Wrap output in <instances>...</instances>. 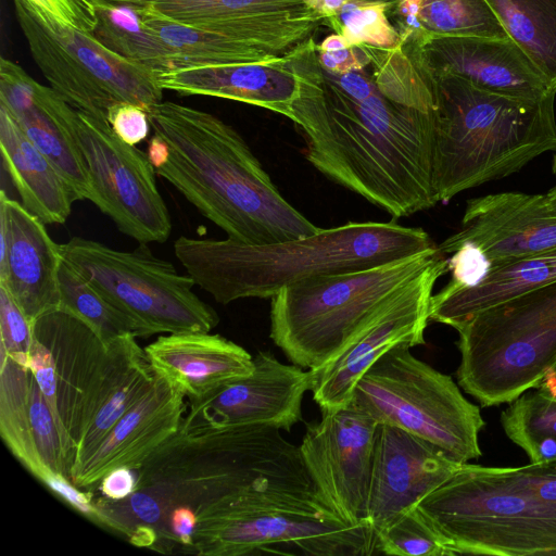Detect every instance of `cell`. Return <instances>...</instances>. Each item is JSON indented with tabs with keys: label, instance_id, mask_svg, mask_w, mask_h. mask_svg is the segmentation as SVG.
I'll list each match as a JSON object with an SVG mask.
<instances>
[{
	"label": "cell",
	"instance_id": "obj_36",
	"mask_svg": "<svg viewBox=\"0 0 556 556\" xmlns=\"http://www.w3.org/2000/svg\"><path fill=\"white\" fill-rule=\"evenodd\" d=\"M419 24V36L509 38L485 0H421Z\"/></svg>",
	"mask_w": 556,
	"mask_h": 556
},
{
	"label": "cell",
	"instance_id": "obj_9",
	"mask_svg": "<svg viewBox=\"0 0 556 556\" xmlns=\"http://www.w3.org/2000/svg\"><path fill=\"white\" fill-rule=\"evenodd\" d=\"M401 343L384 353L355 386L350 403L378 424L406 430L465 464L482 455L480 408L451 376L416 358Z\"/></svg>",
	"mask_w": 556,
	"mask_h": 556
},
{
	"label": "cell",
	"instance_id": "obj_16",
	"mask_svg": "<svg viewBox=\"0 0 556 556\" xmlns=\"http://www.w3.org/2000/svg\"><path fill=\"white\" fill-rule=\"evenodd\" d=\"M253 363L250 375L189 400L179 429L268 426L290 431L302 420L303 397L313 386L311 370L286 365L269 352H258Z\"/></svg>",
	"mask_w": 556,
	"mask_h": 556
},
{
	"label": "cell",
	"instance_id": "obj_44",
	"mask_svg": "<svg viewBox=\"0 0 556 556\" xmlns=\"http://www.w3.org/2000/svg\"><path fill=\"white\" fill-rule=\"evenodd\" d=\"M60 24L92 34L96 26L93 5L87 0H26Z\"/></svg>",
	"mask_w": 556,
	"mask_h": 556
},
{
	"label": "cell",
	"instance_id": "obj_24",
	"mask_svg": "<svg viewBox=\"0 0 556 556\" xmlns=\"http://www.w3.org/2000/svg\"><path fill=\"white\" fill-rule=\"evenodd\" d=\"M163 90L243 102L289 118L298 94L292 51L267 63L199 66L157 73Z\"/></svg>",
	"mask_w": 556,
	"mask_h": 556
},
{
	"label": "cell",
	"instance_id": "obj_22",
	"mask_svg": "<svg viewBox=\"0 0 556 556\" xmlns=\"http://www.w3.org/2000/svg\"><path fill=\"white\" fill-rule=\"evenodd\" d=\"M34 333L52 355L60 429L72 471L86 403L108 344L85 321L60 308L36 319Z\"/></svg>",
	"mask_w": 556,
	"mask_h": 556
},
{
	"label": "cell",
	"instance_id": "obj_21",
	"mask_svg": "<svg viewBox=\"0 0 556 556\" xmlns=\"http://www.w3.org/2000/svg\"><path fill=\"white\" fill-rule=\"evenodd\" d=\"M61 244L23 204L0 193V285L35 321L60 308Z\"/></svg>",
	"mask_w": 556,
	"mask_h": 556
},
{
	"label": "cell",
	"instance_id": "obj_20",
	"mask_svg": "<svg viewBox=\"0 0 556 556\" xmlns=\"http://www.w3.org/2000/svg\"><path fill=\"white\" fill-rule=\"evenodd\" d=\"M185 397L176 383L155 370L147 393L119 418L92 453L72 469V483L91 490L113 469L138 470L179 430Z\"/></svg>",
	"mask_w": 556,
	"mask_h": 556
},
{
	"label": "cell",
	"instance_id": "obj_15",
	"mask_svg": "<svg viewBox=\"0 0 556 556\" xmlns=\"http://www.w3.org/2000/svg\"><path fill=\"white\" fill-rule=\"evenodd\" d=\"M378 425L350 403L337 410H321L319 421L306 426L299 445L318 492L352 526L369 523L367 503Z\"/></svg>",
	"mask_w": 556,
	"mask_h": 556
},
{
	"label": "cell",
	"instance_id": "obj_4",
	"mask_svg": "<svg viewBox=\"0 0 556 556\" xmlns=\"http://www.w3.org/2000/svg\"><path fill=\"white\" fill-rule=\"evenodd\" d=\"M422 228L356 222L286 241L249 244L180 236L177 260L195 285L220 304L276 295L307 278L354 271L437 248Z\"/></svg>",
	"mask_w": 556,
	"mask_h": 556
},
{
	"label": "cell",
	"instance_id": "obj_12",
	"mask_svg": "<svg viewBox=\"0 0 556 556\" xmlns=\"http://www.w3.org/2000/svg\"><path fill=\"white\" fill-rule=\"evenodd\" d=\"M191 554L265 553L368 556L376 553L369 523L352 526L252 496L225 495L195 511Z\"/></svg>",
	"mask_w": 556,
	"mask_h": 556
},
{
	"label": "cell",
	"instance_id": "obj_23",
	"mask_svg": "<svg viewBox=\"0 0 556 556\" xmlns=\"http://www.w3.org/2000/svg\"><path fill=\"white\" fill-rule=\"evenodd\" d=\"M53 89L10 60L0 61V105L25 136L55 165L78 200H89L90 182L79 148L53 105Z\"/></svg>",
	"mask_w": 556,
	"mask_h": 556
},
{
	"label": "cell",
	"instance_id": "obj_49",
	"mask_svg": "<svg viewBox=\"0 0 556 556\" xmlns=\"http://www.w3.org/2000/svg\"><path fill=\"white\" fill-rule=\"evenodd\" d=\"M93 7L96 5H134L141 7L152 3L155 0H87Z\"/></svg>",
	"mask_w": 556,
	"mask_h": 556
},
{
	"label": "cell",
	"instance_id": "obj_14",
	"mask_svg": "<svg viewBox=\"0 0 556 556\" xmlns=\"http://www.w3.org/2000/svg\"><path fill=\"white\" fill-rule=\"evenodd\" d=\"M446 271L447 258L441 253L392 294L332 359L309 369L313 400L320 412L348 406L358 380L389 350L401 343L425 344L433 288Z\"/></svg>",
	"mask_w": 556,
	"mask_h": 556
},
{
	"label": "cell",
	"instance_id": "obj_41",
	"mask_svg": "<svg viewBox=\"0 0 556 556\" xmlns=\"http://www.w3.org/2000/svg\"><path fill=\"white\" fill-rule=\"evenodd\" d=\"M318 61L330 74H345L365 71L370 56L365 46H350L343 36L332 34L317 45Z\"/></svg>",
	"mask_w": 556,
	"mask_h": 556
},
{
	"label": "cell",
	"instance_id": "obj_54",
	"mask_svg": "<svg viewBox=\"0 0 556 556\" xmlns=\"http://www.w3.org/2000/svg\"><path fill=\"white\" fill-rule=\"evenodd\" d=\"M552 172L556 176V150L554 151V155H553Z\"/></svg>",
	"mask_w": 556,
	"mask_h": 556
},
{
	"label": "cell",
	"instance_id": "obj_48",
	"mask_svg": "<svg viewBox=\"0 0 556 556\" xmlns=\"http://www.w3.org/2000/svg\"><path fill=\"white\" fill-rule=\"evenodd\" d=\"M147 154L154 168H156L166 161L167 144L160 136L154 134L149 141Z\"/></svg>",
	"mask_w": 556,
	"mask_h": 556
},
{
	"label": "cell",
	"instance_id": "obj_46",
	"mask_svg": "<svg viewBox=\"0 0 556 556\" xmlns=\"http://www.w3.org/2000/svg\"><path fill=\"white\" fill-rule=\"evenodd\" d=\"M132 471L127 467L113 469L103 477L98 488L108 498L123 500L136 490L137 478Z\"/></svg>",
	"mask_w": 556,
	"mask_h": 556
},
{
	"label": "cell",
	"instance_id": "obj_8",
	"mask_svg": "<svg viewBox=\"0 0 556 556\" xmlns=\"http://www.w3.org/2000/svg\"><path fill=\"white\" fill-rule=\"evenodd\" d=\"M455 330L459 387L483 407L510 403L556 363V281L480 311Z\"/></svg>",
	"mask_w": 556,
	"mask_h": 556
},
{
	"label": "cell",
	"instance_id": "obj_18",
	"mask_svg": "<svg viewBox=\"0 0 556 556\" xmlns=\"http://www.w3.org/2000/svg\"><path fill=\"white\" fill-rule=\"evenodd\" d=\"M470 242L481 249L491 267L556 249V215L545 194L491 193L467 201L459 229L441 244L450 255Z\"/></svg>",
	"mask_w": 556,
	"mask_h": 556
},
{
	"label": "cell",
	"instance_id": "obj_30",
	"mask_svg": "<svg viewBox=\"0 0 556 556\" xmlns=\"http://www.w3.org/2000/svg\"><path fill=\"white\" fill-rule=\"evenodd\" d=\"M504 30L556 89V0H485Z\"/></svg>",
	"mask_w": 556,
	"mask_h": 556
},
{
	"label": "cell",
	"instance_id": "obj_50",
	"mask_svg": "<svg viewBox=\"0 0 556 556\" xmlns=\"http://www.w3.org/2000/svg\"><path fill=\"white\" fill-rule=\"evenodd\" d=\"M546 207L556 215V186L551 188L545 194Z\"/></svg>",
	"mask_w": 556,
	"mask_h": 556
},
{
	"label": "cell",
	"instance_id": "obj_6",
	"mask_svg": "<svg viewBox=\"0 0 556 556\" xmlns=\"http://www.w3.org/2000/svg\"><path fill=\"white\" fill-rule=\"evenodd\" d=\"M416 508L456 555L556 556V504L519 467L465 463Z\"/></svg>",
	"mask_w": 556,
	"mask_h": 556
},
{
	"label": "cell",
	"instance_id": "obj_40",
	"mask_svg": "<svg viewBox=\"0 0 556 556\" xmlns=\"http://www.w3.org/2000/svg\"><path fill=\"white\" fill-rule=\"evenodd\" d=\"M0 337L1 350L10 354H27L35 341L31 321L0 285Z\"/></svg>",
	"mask_w": 556,
	"mask_h": 556
},
{
	"label": "cell",
	"instance_id": "obj_45",
	"mask_svg": "<svg viewBox=\"0 0 556 556\" xmlns=\"http://www.w3.org/2000/svg\"><path fill=\"white\" fill-rule=\"evenodd\" d=\"M45 484L77 511L93 521L94 506L91 493L83 492L71 480L59 476L51 477Z\"/></svg>",
	"mask_w": 556,
	"mask_h": 556
},
{
	"label": "cell",
	"instance_id": "obj_35",
	"mask_svg": "<svg viewBox=\"0 0 556 556\" xmlns=\"http://www.w3.org/2000/svg\"><path fill=\"white\" fill-rule=\"evenodd\" d=\"M60 309L85 321L108 344L124 334L150 337L135 319L106 301L64 260L59 270Z\"/></svg>",
	"mask_w": 556,
	"mask_h": 556
},
{
	"label": "cell",
	"instance_id": "obj_2",
	"mask_svg": "<svg viewBox=\"0 0 556 556\" xmlns=\"http://www.w3.org/2000/svg\"><path fill=\"white\" fill-rule=\"evenodd\" d=\"M280 431L268 426L179 429L137 470L134 493L101 500L104 523L132 545L159 552L176 507L197 511L218 497L245 494L328 508L300 447Z\"/></svg>",
	"mask_w": 556,
	"mask_h": 556
},
{
	"label": "cell",
	"instance_id": "obj_7",
	"mask_svg": "<svg viewBox=\"0 0 556 556\" xmlns=\"http://www.w3.org/2000/svg\"><path fill=\"white\" fill-rule=\"evenodd\" d=\"M440 254L437 247L369 268L314 276L289 285L271 298L270 339L292 364L317 369Z\"/></svg>",
	"mask_w": 556,
	"mask_h": 556
},
{
	"label": "cell",
	"instance_id": "obj_13",
	"mask_svg": "<svg viewBox=\"0 0 556 556\" xmlns=\"http://www.w3.org/2000/svg\"><path fill=\"white\" fill-rule=\"evenodd\" d=\"M52 99L84 159L89 200L139 243L165 242L172 222L148 154L121 140L106 119L74 109L54 90Z\"/></svg>",
	"mask_w": 556,
	"mask_h": 556
},
{
	"label": "cell",
	"instance_id": "obj_33",
	"mask_svg": "<svg viewBox=\"0 0 556 556\" xmlns=\"http://www.w3.org/2000/svg\"><path fill=\"white\" fill-rule=\"evenodd\" d=\"M33 371L1 350L0 433L15 458L38 480L46 471L36 452L28 417V393Z\"/></svg>",
	"mask_w": 556,
	"mask_h": 556
},
{
	"label": "cell",
	"instance_id": "obj_38",
	"mask_svg": "<svg viewBox=\"0 0 556 556\" xmlns=\"http://www.w3.org/2000/svg\"><path fill=\"white\" fill-rule=\"evenodd\" d=\"M390 8L384 2L348 0L325 24L343 36L350 46L392 49L400 45L401 38L389 18Z\"/></svg>",
	"mask_w": 556,
	"mask_h": 556
},
{
	"label": "cell",
	"instance_id": "obj_27",
	"mask_svg": "<svg viewBox=\"0 0 556 556\" xmlns=\"http://www.w3.org/2000/svg\"><path fill=\"white\" fill-rule=\"evenodd\" d=\"M0 150L23 206L45 224H63L78 201L55 165L0 105Z\"/></svg>",
	"mask_w": 556,
	"mask_h": 556
},
{
	"label": "cell",
	"instance_id": "obj_10",
	"mask_svg": "<svg viewBox=\"0 0 556 556\" xmlns=\"http://www.w3.org/2000/svg\"><path fill=\"white\" fill-rule=\"evenodd\" d=\"M61 252L71 267L149 336L210 332L219 323L215 309L193 292L192 277L155 256L146 243L119 251L74 237L61 244Z\"/></svg>",
	"mask_w": 556,
	"mask_h": 556
},
{
	"label": "cell",
	"instance_id": "obj_55",
	"mask_svg": "<svg viewBox=\"0 0 556 556\" xmlns=\"http://www.w3.org/2000/svg\"><path fill=\"white\" fill-rule=\"evenodd\" d=\"M367 1L384 2V3H388L390 7H392L396 0H367Z\"/></svg>",
	"mask_w": 556,
	"mask_h": 556
},
{
	"label": "cell",
	"instance_id": "obj_43",
	"mask_svg": "<svg viewBox=\"0 0 556 556\" xmlns=\"http://www.w3.org/2000/svg\"><path fill=\"white\" fill-rule=\"evenodd\" d=\"M106 118L114 134L130 146L143 141L152 129L148 111L131 102L114 103Z\"/></svg>",
	"mask_w": 556,
	"mask_h": 556
},
{
	"label": "cell",
	"instance_id": "obj_51",
	"mask_svg": "<svg viewBox=\"0 0 556 556\" xmlns=\"http://www.w3.org/2000/svg\"><path fill=\"white\" fill-rule=\"evenodd\" d=\"M540 391L548 394L549 396L556 399V381L554 382H541L536 387Z\"/></svg>",
	"mask_w": 556,
	"mask_h": 556
},
{
	"label": "cell",
	"instance_id": "obj_53",
	"mask_svg": "<svg viewBox=\"0 0 556 556\" xmlns=\"http://www.w3.org/2000/svg\"><path fill=\"white\" fill-rule=\"evenodd\" d=\"M545 469L556 475V460L541 464Z\"/></svg>",
	"mask_w": 556,
	"mask_h": 556
},
{
	"label": "cell",
	"instance_id": "obj_3",
	"mask_svg": "<svg viewBox=\"0 0 556 556\" xmlns=\"http://www.w3.org/2000/svg\"><path fill=\"white\" fill-rule=\"evenodd\" d=\"M148 115L168 148L156 174L229 239L265 244L320 229L283 198L243 137L216 115L173 101Z\"/></svg>",
	"mask_w": 556,
	"mask_h": 556
},
{
	"label": "cell",
	"instance_id": "obj_25",
	"mask_svg": "<svg viewBox=\"0 0 556 556\" xmlns=\"http://www.w3.org/2000/svg\"><path fill=\"white\" fill-rule=\"evenodd\" d=\"M136 338L124 334L108 343L100 374L86 403L73 468L92 453L154 382L155 370Z\"/></svg>",
	"mask_w": 556,
	"mask_h": 556
},
{
	"label": "cell",
	"instance_id": "obj_42",
	"mask_svg": "<svg viewBox=\"0 0 556 556\" xmlns=\"http://www.w3.org/2000/svg\"><path fill=\"white\" fill-rule=\"evenodd\" d=\"M447 258L451 280L444 286L450 289L477 286L489 273L491 263L480 248L470 242L458 245Z\"/></svg>",
	"mask_w": 556,
	"mask_h": 556
},
{
	"label": "cell",
	"instance_id": "obj_39",
	"mask_svg": "<svg viewBox=\"0 0 556 556\" xmlns=\"http://www.w3.org/2000/svg\"><path fill=\"white\" fill-rule=\"evenodd\" d=\"M376 553L396 556L456 555L416 507L376 534Z\"/></svg>",
	"mask_w": 556,
	"mask_h": 556
},
{
	"label": "cell",
	"instance_id": "obj_34",
	"mask_svg": "<svg viewBox=\"0 0 556 556\" xmlns=\"http://www.w3.org/2000/svg\"><path fill=\"white\" fill-rule=\"evenodd\" d=\"M501 413L507 438L528 455L531 464L556 460V399L530 389Z\"/></svg>",
	"mask_w": 556,
	"mask_h": 556
},
{
	"label": "cell",
	"instance_id": "obj_37",
	"mask_svg": "<svg viewBox=\"0 0 556 556\" xmlns=\"http://www.w3.org/2000/svg\"><path fill=\"white\" fill-rule=\"evenodd\" d=\"M150 5L189 25L309 8L303 0H155Z\"/></svg>",
	"mask_w": 556,
	"mask_h": 556
},
{
	"label": "cell",
	"instance_id": "obj_11",
	"mask_svg": "<svg viewBox=\"0 0 556 556\" xmlns=\"http://www.w3.org/2000/svg\"><path fill=\"white\" fill-rule=\"evenodd\" d=\"M30 54L50 87L74 109L106 119L117 102L148 112L160 103L157 73L101 45L92 34L60 24L26 0H13Z\"/></svg>",
	"mask_w": 556,
	"mask_h": 556
},
{
	"label": "cell",
	"instance_id": "obj_17",
	"mask_svg": "<svg viewBox=\"0 0 556 556\" xmlns=\"http://www.w3.org/2000/svg\"><path fill=\"white\" fill-rule=\"evenodd\" d=\"M437 445L388 424L376 431L368 493V522L375 535L462 466Z\"/></svg>",
	"mask_w": 556,
	"mask_h": 556
},
{
	"label": "cell",
	"instance_id": "obj_1",
	"mask_svg": "<svg viewBox=\"0 0 556 556\" xmlns=\"http://www.w3.org/2000/svg\"><path fill=\"white\" fill-rule=\"evenodd\" d=\"M292 61L298 94L289 119L318 172L395 218L439 203L437 111L399 104L377 86L361 96L344 92L324 75L314 37L292 51Z\"/></svg>",
	"mask_w": 556,
	"mask_h": 556
},
{
	"label": "cell",
	"instance_id": "obj_26",
	"mask_svg": "<svg viewBox=\"0 0 556 556\" xmlns=\"http://www.w3.org/2000/svg\"><path fill=\"white\" fill-rule=\"evenodd\" d=\"M154 368L176 383L189 400L250 375L253 356L237 343L210 332L160 336L144 348Z\"/></svg>",
	"mask_w": 556,
	"mask_h": 556
},
{
	"label": "cell",
	"instance_id": "obj_32",
	"mask_svg": "<svg viewBox=\"0 0 556 556\" xmlns=\"http://www.w3.org/2000/svg\"><path fill=\"white\" fill-rule=\"evenodd\" d=\"M93 37L115 54L155 73L173 68L167 46L142 22L137 7L96 5Z\"/></svg>",
	"mask_w": 556,
	"mask_h": 556
},
{
	"label": "cell",
	"instance_id": "obj_31",
	"mask_svg": "<svg viewBox=\"0 0 556 556\" xmlns=\"http://www.w3.org/2000/svg\"><path fill=\"white\" fill-rule=\"evenodd\" d=\"M366 49L370 56V76L383 96L424 112L437 110L435 78L412 39H402L392 49Z\"/></svg>",
	"mask_w": 556,
	"mask_h": 556
},
{
	"label": "cell",
	"instance_id": "obj_47",
	"mask_svg": "<svg viewBox=\"0 0 556 556\" xmlns=\"http://www.w3.org/2000/svg\"><path fill=\"white\" fill-rule=\"evenodd\" d=\"M307 7L320 14L325 21L338 14L348 0H303Z\"/></svg>",
	"mask_w": 556,
	"mask_h": 556
},
{
	"label": "cell",
	"instance_id": "obj_28",
	"mask_svg": "<svg viewBox=\"0 0 556 556\" xmlns=\"http://www.w3.org/2000/svg\"><path fill=\"white\" fill-rule=\"evenodd\" d=\"M556 281V249L490 268L475 287H443L432 295L429 320L456 328L476 313Z\"/></svg>",
	"mask_w": 556,
	"mask_h": 556
},
{
	"label": "cell",
	"instance_id": "obj_19",
	"mask_svg": "<svg viewBox=\"0 0 556 556\" xmlns=\"http://www.w3.org/2000/svg\"><path fill=\"white\" fill-rule=\"evenodd\" d=\"M412 39L432 74H451L511 98L541 100L556 91L510 38L421 35Z\"/></svg>",
	"mask_w": 556,
	"mask_h": 556
},
{
	"label": "cell",
	"instance_id": "obj_29",
	"mask_svg": "<svg viewBox=\"0 0 556 556\" xmlns=\"http://www.w3.org/2000/svg\"><path fill=\"white\" fill-rule=\"evenodd\" d=\"M137 8L142 22L169 49L172 70L267 63L287 55L269 46L173 21L150 4Z\"/></svg>",
	"mask_w": 556,
	"mask_h": 556
},
{
	"label": "cell",
	"instance_id": "obj_5",
	"mask_svg": "<svg viewBox=\"0 0 556 556\" xmlns=\"http://www.w3.org/2000/svg\"><path fill=\"white\" fill-rule=\"evenodd\" d=\"M433 76V173L439 203L513 175L556 150V91L533 101L484 91L455 75Z\"/></svg>",
	"mask_w": 556,
	"mask_h": 556
},
{
	"label": "cell",
	"instance_id": "obj_52",
	"mask_svg": "<svg viewBox=\"0 0 556 556\" xmlns=\"http://www.w3.org/2000/svg\"><path fill=\"white\" fill-rule=\"evenodd\" d=\"M556 381V363L547 371L542 382H554Z\"/></svg>",
	"mask_w": 556,
	"mask_h": 556
}]
</instances>
